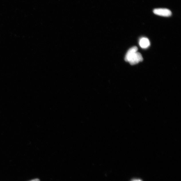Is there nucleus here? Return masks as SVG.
<instances>
[{
	"label": "nucleus",
	"mask_w": 181,
	"mask_h": 181,
	"mask_svg": "<svg viewBox=\"0 0 181 181\" xmlns=\"http://www.w3.org/2000/svg\"><path fill=\"white\" fill-rule=\"evenodd\" d=\"M143 57L140 53L137 52L130 58L128 62L131 65H134L143 61Z\"/></svg>",
	"instance_id": "nucleus-1"
},
{
	"label": "nucleus",
	"mask_w": 181,
	"mask_h": 181,
	"mask_svg": "<svg viewBox=\"0 0 181 181\" xmlns=\"http://www.w3.org/2000/svg\"><path fill=\"white\" fill-rule=\"evenodd\" d=\"M153 13L155 15L164 17H170L172 15V12L167 9L159 8L155 9Z\"/></svg>",
	"instance_id": "nucleus-2"
},
{
	"label": "nucleus",
	"mask_w": 181,
	"mask_h": 181,
	"mask_svg": "<svg viewBox=\"0 0 181 181\" xmlns=\"http://www.w3.org/2000/svg\"><path fill=\"white\" fill-rule=\"evenodd\" d=\"M137 50L138 48L136 46H133L129 49L127 51L125 57V61L128 62L130 58L135 52H137Z\"/></svg>",
	"instance_id": "nucleus-3"
},
{
	"label": "nucleus",
	"mask_w": 181,
	"mask_h": 181,
	"mask_svg": "<svg viewBox=\"0 0 181 181\" xmlns=\"http://www.w3.org/2000/svg\"><path fill=\"white\" fill-rule=\"evenodd\" d=\"M139 45L141 48L147 49L150 46V43L148 39L143 37L139 40Z\"/></svg>",
	"instance_id": "nucleus-4"
},
{
	"label": "nucleus",
	"mask_w": 181,
	"mask_h": 181,
	"mask_svg": "<svg viewBox=\"0 0 181 181\" xmlns=\"http://www.w3.org/2000/svg\"><path fill=\"white\" fill-rule=\"evenodd\" d=\"M29 181H40V180L38 179H34V180H33Z\"/></svg>",
	"instance_id": "nucleus-5"
},
{
	"label": "nucleus",
	"mask_w": 181,
	"mask_h": 181,
	"mask_svg": "<svg viewBox=\"0 0 181 181\" xmlns=\"http://www.w3.org/2000/svg\"><path fill=\"white\" fill-rule=\"evenodd\" d=\"M133 181H141V180H133Z\"/></svg>",
	"instance_id": "nucleus-6"
}]
</instances>
